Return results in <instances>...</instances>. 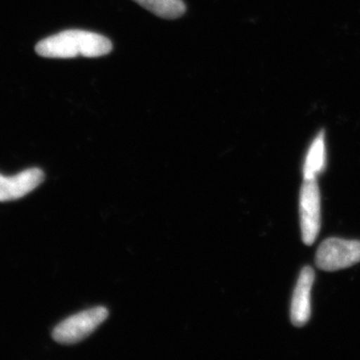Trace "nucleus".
<instances>
[{"label": "nucleus", "mask_w": 360, "mask_h": 360, "mask_svg": "<svg viewBox=\"0 0 360 360\" xmlns=\"http://www.w3.org/2000/svg\"><path fill=\"white\" fill-rule=\"evenodd\" d=\"M44 172L39 168H30L11 177L0 174V201L23 198L44 182Z\"/></svg>", "instance_id": "423d86ee"}, {"label": "nucleus", "mask_w": 360, "mask_h": 360, "mask_svg": "<svg viewBox=\"0 0 360 360\" xmlns=\"http://www.w3.org/2000/svg\"><path fill=\"white\" fill-rule=\"evenodd\" d=\"M108 314V309L98 307L72 315L53 329L52 338L60 345H75L94 333Z\"/></svg>", "instance_id": "f03ea898"}, {"label": "nucleus", "mask_w": 360, "mask_h": 360, "mask_svg": "<svg viewBox=\"0 0 360 360\" xmlns=\"http://www.w3.org/2000/svg\"><path fill=\"white\" fill-rule=\"evenodd\" d=\"M326 139H324V132L321 131L312 141L305 158L304 167H303L304 179H316L317 175L321 174L326 169Z\"/></svg>", "instance_id": "0eeeda50"}, {"label": "nucleus", "mask_w": 360, "mask_h": 360, "mask_svg": "<svg viewBox=\"0 0 360 360\" xmlns=\"http://www.w3.org/2000/svg\"><path fill=\"white\" fill-rule=\"evenodd\" d=\"M156 16L165 20H176L186 11L182 0H134Z\"/></svg>", "instance_id": "6e6552de"}, {"label": "nucleus", "mask_w": 360, "mask_h": 360, "mask_svg": "<svg viewBox=\"0 0 360 360\" xmlns=\"http://www.w3.org/2000/svg\"><path fill=\"white\" fill-rule=\"evenodd\" d=\"M360 262V241L328 238L319 246L315 264L324 271H336Z\"/></svg>", "instance_id": "7ed1b4c3"}, {"label": "nucleus", "mask_w": 360, "mask_h": 360, "mask_svg": "<svg viewBox=\"0 0 360 360\" xmlns=\"http://www.w3.org/2000/svg\"><path fill=\"white\" fill-rule=\"evenodd\" d=\"M314 278V269L310 266H305L298 277L290 309L291 322L296 328L304 326L311 316L310 293H311Z\"/></svg>", "instance_id": "39448f33"}, {"label": "nucleus", "mask_w": 360, "mask_h": 360, "mask_svg": "<svg viewBox=\"0 0 360 360\" xmlns=\"http://www.w3.org/2000/svg\"><path fill=\"white\" fill-rule=\"evenodd\" d=\"M300 227L303 243L314 245L321 229V193L316 179H304L300 189Z\"/></svg>", "instance_id": "20e7f679"}, {"label": "nucleus", "mask_w": 360, "mask_h": 360, "mask_svg": "<svg viewBox=\"0 0 360 360\" xmlns=\"http://www.w3.org/2000/svg\"><path fill=\"white\" fill-rule=\"evenodd\" d=\"M111 51L112 44L108 37L79 30L59 32L40 40L35 46L37 53L47 58H99Z\"/></svg>", "instance_id": "f257e3e1"}]
</instances>
